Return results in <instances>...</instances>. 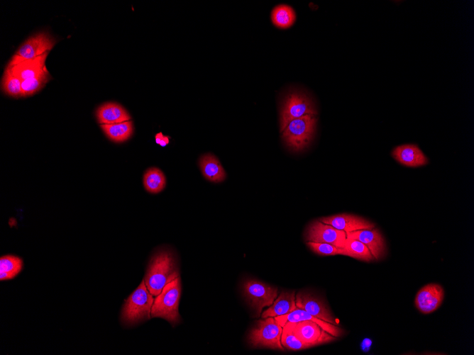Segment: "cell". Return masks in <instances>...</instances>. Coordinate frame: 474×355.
I'll return each instance as SVG.
<instances>
[{
	"label": "cell",
	"mask_w": 474,
	"mask_h": 355,
	"mask_svg": "<svg viewBox=\"0 0 474 355\" xmlns=\"http://www.w3.org/2000/svg\"><path fill=\"white\" fill-rule=\"evenodd\" d=\"M178 276L174 257L169 252L162 251L151 259L144 281L150 293L157 296L168 283Z\"/></svg>",
	"instance_id": "1"
},
{
	"label": "cell",
	"mask_w": 474,
	"mask_h": 355,
	"mask_svg": "<svg viewBox=\"0 0 474 355\" xmlns=\"http://www.w3.org/2000/svg\"><path fill=\"white\" fill-rule=\"evenodd\" d=\"M306 115H317L316 105L310 94L299 88H292L285 92L280 107V133L291 120Z\"/></svg>",
	"instance_id": "2"
},
{
	"label": "cell",
	"mask_w": 474,
	"mask_h": 355,
	"mask_svg": "<svg viewBox=\"0 0 474 355\" xmlns=\"http://www.w3.org/2000/svg\"><path fill=\"white\" fill-rule=\"evenodd\" d=\"M317 115H306L291 120L281 132V138L291 151L299 152L312 143L316 129Z\"/></svg>",
	"instance_id": "3"
},
{
	"label": "cell",
	"mask_w": 474,
	"mask_h": 355,
	"mask_svg": "<svg viewBox=\"0 0 474 355\" xmlns=\"http://www.w3.org/2000/svg\"><path fill=\"white\" fill-rule=\"evenodd\" d=\"M181 294L180 278L168 283L157 295L151 309L152 317H162L175 326L180 321L178 304Z\"/></svg>",
	"instance_id": "4"
},
{
	"label": "cell",
	"mask_w": 474,
	"mask_h": 355,
	"mask_svg": "<svg viewBox=\"0 0 474 355\" xmlns=\"http://www.w3.org/2000/svg\"><path fill=\"white\" fill-rule=\"evenodd\" d=\"M154 298L143 281L138 288L128 297L123 308L121 320L127 325H133L148 320Z\"/></svg>",
	"instance_id": "5"
},
{
	"label": "cell",
	"mask_w": 474,
	"mask_h": 355,
	"mask_svg": "<svg viewBox=\"0 0 474 355\" xmlns=\"http://www.w3.org/2000/svg\"><path fill=\"white\" fill-rule=\"evenodd\" d=\"M258 320L248 335V342L253 347H266L284 350L281 344L282 327L273 317Z\"/></svg>",
	"instance_id": "6"
},
{
	"label": "cell",
	"mask_w": 474,
	"mask_h": 355,
	"mask_svg": "<svg viewBox=\"0 0 474 355\" xmlns=\"http://www.w3.org/2000/svg\"><path fill=\"white\" fill-rule=\"evenodd\" d=\"M56 43L55 39L47 33L42 32L28 38L17 50L7 67H11L23 61L34 59L50 52Z\"/></svg>",
	"instance_id": "7"
},
{
	"label": "cell",
	"mask_w": 474,
	"mask_h": 355,
	"mask_svg": "<svg viewBox=\"0 0 474 355\" xmlns=\"http://www.w3.org/2000/svg\"><path fill=\"white\" fill-rule=\"evenodd\" d=\"M244 295L254 311V315L259 317L265 307L270 306L277 298V288L263 282L248 279L243 285Z\"/></svg>",
	"instance_id": "8"
},
{
	"label": "cell",
	"mask_w": 474,
	"mask_h": 355,
	"mask_svg": "<svg viewBox=\"0 0 474 355\" xmlns=\"http://www.w3.org/2000/svg\"><path fill=\"white\" fill-rule=\"evenodd\" d=\"M290 322L295 337L308 348L336 340V337L325 331L314 321L302 320Z\"/></svg>",
	"instance_id": "9"
},
{
	"label": "cell",
	"mask_w": 474,
	"mask_h": 355,
	"mask_svg": "<svg viewBox=\"0 0 474 355\" xmlns=\"http://www.w3.org/2000/svg\"><path fill=\"white\" fill-rule=\"evenodd\" d=\"M346 240V232L333 226L316 220L309 225L306 232L308 242H324L342 248Z\"/></svg>",
	"instance_id": "10"
},
{
	"label": "cell",
	"mask_w": 474,
	"mask_h": 355,
	"mask_svg": "<svg viewBox=\"0 0 474 355\" xmlns=\"http://www.w3.org/2000/svg\"><path fill=\"white\" fill-rule=\"evenodd\" d=\"M297 308L302 309L313 316L335 325V319L325 302L319 297L309 292H299L295 296Z\"/></svg>",
	"instance_id": "11"
},
{
	"label": "cell",
	"mask_w": 474,
	"mask_h": 355,
	"mask_svg": "<svg viewBox=\"0 0 474 355\" xmlns=\"http://www.w3.org/2000/svg\"><path fill=\"white\" fill-rule=\"evenodd\" d=\"M444 297L443 287L437 283H429L423 286L417 293L414 303L423 314L435 311L442 303Z\"/></svg>",
	"instance_id": "12"
},
{
	"label": "cell",
	"mask_w": 474,
	"mask_h": 355,
	"mask_svg": "<svg viewBox=\"0 0 474 355\" xmlns=\"http://www.w3.org/2000/svg\"><path fill=\"white\" fill-rule=\"evenodd\" d=\"M346 238L357 240L365 244L376 260L383 258L386 254L385 241L377 228L349 232L346 233Z\"/></svg>",
	"instance_id": "13"
},
{
	"label": "cell",
	"mask_w": 474,
	"mask_h": 355,
	"mask_svg": "<svg viewBox=\"0 0 474 355\" xmlns=\"http://www.w3.org/2000/svg\"><path fill=\"white\" fill-rule=\"evenodd\" d=\"M319 221L330 225L334 227L343 230L346 233L363 229L375 227V224L360 216L341 213L331 216L324 217Z\"/></svg>",
	"instance_id": "14"
},
{
	"label": "cell",
	"mask_w": 474,
	"mask_h": 355,
	"mask_svg": "<svg viewBox=\"0 0 474 355\" xmlns=\"http://www.w3.org/2000/svg\"><path fill=\"white\" fill-rule=\"evenodd\" d=\"M274 318L281 327H283L287 322H296L302 320H312L316 322L325 331L336 337H339L344 333V330L336 325L320 320L298 308H296L293 311L287 315L276 316Z\"/></svg>",
	"instance_id": "15"
},
{
	"label": "cell",
	"mask_w": 474,
	"mask_h": 355,
	"mask_svg": "<svg viewBox=\"0 0 474 355\" xmlns=\"http://www.w3.org/2000/svg\"><path fill=\"white\" fill-rule=\"evenodd\" d=\"M392 155L399 163L409 167H421L429 162L421 149L414 144L397 146L392 150Z\"/></svg>",
	"instance_id": "16"
},
{
	"label": "cell",
	"mask_w": 474,
	"mask_h": 355,
	"mask_svg": "<svg viewBox=\"0 0 474 355\" xmlns=\"http://www.w3.org/2000/svg\"><path fill=\"white\" fill-rule=\"evenodd\" d=\"M49 52L34 59L23 61L11 67H6L10 72L21 81L33 78L47 69L45 60Z\"/></svg>",
	"instance_id": "17"
},
{
	"label": "cell",
	"mask_w": 474,
	"mask_h": 355,
	"mask_svg": "<svg viewBox=\"0 0 474 355\" xmlns=\"http://www.w3.org/2000/svg\"><path fill=\"white\" fill-rule=\"evenodd\" d=\"M97 120L101 124H114L130 120L126 110L116 103H106L100 106L96 112Z\"/></svg>",
	"instance_id": "18"
},
{
	"label": "cell",
	"mask_w": 474,
	"mask_h": 355,
	"mask_svg": "<svg viewBox=\"0 0 474 355\" xmlns=\"http://www.w3.org/2000/svg\"><path fill=\"white\" fill-rule=\"evenodd\" d=\"M199 163L201 171L207 180L219 183L225 179L226 171L219 160L214 154L210 153L204 154L200 157Z\"/></svg>",
	"instance_id": "19"
},
{
	"label": "cell",
	"mask_w": 474,
	"mask_h": 355,
	"mask_svg": "<svg viewBox=\"0 0 474 355\" xmlns=\"http://www.w3.org/2000/svg\"><path fill=\"white\" fill-rule=\"evenodd\" d=\"M296 308L294 291H284L263 312L261 317L262 318H266L287 315L293 311Z\"/></svg>",
	"instance_id": "20"
},
{
	"label": "cell",
	"mask_w": 474,
	"mask_h": 355,
	"mask_svg": "<svg viewBox=\"0 0 474 355\" xmlns=\"http://www.w3.org/2000/svg\"><path fill=\"white\" fill-rule=\"evenodd\" d=\"M270 19L276 28L287 29L295 23L297 15L292 6L281 4L272 9L270 13Z\"/></svg>",
	"instance_id": "21"
},
{
	"label": "cell",
	"mask_w": 474,
	"mask_h": 355,
	"mask_svg": "<svg viewBox=\"0 0 474 355\" xmlns=\"http://www.w3.org/2000/svg\"><path fill=\"white\" fill-rule=\"evenodd\" d=\"M101 128L109 139L115 142L127 140L133 133V125L131 120L114 124H101Z\"/></svg>",
	"instance_id": "22"
},
{
	"label": "cell",
	"mask_w": 474,
	"mask_h": 355,
	"mask_svg": "<svg viewBox=\"0 0 474 355\" xmlns=\"http://www.w3.org/2000/svg\"><path fill=\"white\" fill-rule=\"evenodd\" d=\"M341 250V255L368 262L375 260L368 247L357 240L346 238Z\"/></svg>",
	"instance_id": "23"
},
{
	"label": "cell",
	"mask_w": 474,
	"mask_h": 355,
	"mask_svg": "<svg viewBox=\"0 0 474 355\" xmlns=\"http://www.w3.org/2000/svg\"><path fill=\"white\" fill-rule=\"evenodd\" d=\"M165 184L164 174L156 167L148 169L143 175L144 187L150 193H159L165 188Z\"/></svg>",
	"instance_id": "24"
},
{
	"label": "cell",
	"mask_w": 474,
	"mask_h": 355,
	"mask_svg": "<svg viewBox=\"0 0 474 355\" xmlns=\"http://www.w3.org/2000/svg\"><path fill=\"white\" fill-rule=\"evenodd\" d=\"M22 260L14 256L8 255L0 259V279L1 281L15 277L21 270Z\"/></svg>",
	"instance_id": "25"
},
{
	"label": "cell",
	"mask_w": 474,
	"mask_h": 355,
	"mask_svg": "<svg viewBox=\"0 0 474 355\" xmlns=\"http://www.w3.org/2000/svg\"><path fill=\"white\" fill-rule=\"evenodd\" d=\"M51 79V75L48 69L37 76L26 79L21 82L23 97L31 96L41 89Z\"/></svg>",
	"instance_id": "26"
},
{
	"label": "cell",
	"mask_w": 474,
	"mask_h": 355,
	"mask_svg": "<svg viewBox=\"0 0 474 355\" xmlns=\"http://www.w3.org/2000/svg\"><path fill=\"white\" fill-rule=\"evenodd\" d=\"M21 81L6 68L1 79V89L4 92L13 98L23 97Z\"/></svg>",
	"instance_id": "27"
},
{
	"label": "cell",
	"mask_w": 474,
	"mask_h": 355,
	"mask_svg": "<svg viewBox=\"0 0 474 355\" xmlns=\"http://www.w3.org/2000/svg\"><path fill=\"white\" fill-rule=\"evenodd\" d=\"M281 344L283 347L290 350H302L308 346L299 341L294 334L290 322H287L282 327Z\"/></svg>",
	"instance_id": "28"
},
{
	"label": "cell",
	"mask_w": 474,
	"mask_h": 355,
	"mask_svg": "<svg viewBox=\"0 0 474 355\" xmlns=\"http://www.w3.org/2000/svg\"><path fill=\"white\" fill-rule=\"evenodd\" d=\"M307 246L314 253L321 256H333L341 254V248L324 242H307Z\"/></svg>",
	"instance_id": "29"
},
{
	"label": "cell",
	"mask_w": 474,
	"mask_h": 355,
	"mask_svg": "<svg viewBox=\"0 0 474 355\" xmlns=\"http://www.w3.org/2000/svg\"><path fill=\"white\" fill-rule=\"evenodd\" d=\"M170 141V137L163 135L162 133H158L155 135V142L162 147L166 146Z\"/></svg>",
	"instance_id": "30"
}]
</instances>
